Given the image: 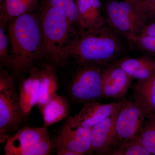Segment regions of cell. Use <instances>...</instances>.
<instances>
[{
    "label": "cell",
    "instance_id": "cell-1",
    "mask_svg": "<svg viewBox=\"0 0 155 155\" xmlns=\"http://www.w3.org/2000/svg\"><path fill=\"white\" fill-rule=\"evenodd\" d=\"M120 35L107 22L93 30L80 31L64 49L65 61L75 58L80 65L96 64L106 66L125 53V45Z\"/></svg>",
    "mask_w": 155,
    "mask_h": 155
},
{
    "label": "cell",
    "instance_id": "cell-2",
    "mask_svg": "<svg viewBox=\"0 0 155 155\" xmlns=\"http://www.w3.org/2000/svg\"><path fill=\"white\" fill-rule=\"evenodd\" d=\"M7 27L11 68L18 72L30 70L35 60L44 57L39 17L33 12L23 14L10 20Z\"/></svg>",
    "mask_w": 155,
    "mask_h": 155
},
{
    "label": "cell",
    "instance_id": "cell-3",
    "mask_svg": "<svg viewBox=\"0 0 155 155\" xmlns=\"http://www.w3.org/2000/svg\"><path fill=\"white\" fill-rule=\"evenodd\" d=\"M43 44L44 57L57 65L66 62L64 49L71 43L72 35H78L72 24L62 11L45 2L42 5L39 16Z\"/></svg>",
    "mask_w": 155,
    "mask_h": 155
},
{
    "label": "cell",
    "instance_id": "cell-4",
    "mask_svg": "<svg viewBox=\"0 0 155 155\" xmlns=\"http://www.w3.org/2000/svg\"><path fill=\"white\" fill-rule=\"evenodd\" d=\"M25 116L13 78L5 69L0 72V143L7 141L19 130Z\"/></svg>",
    "mask_w": 155,
    "mask_h": 155
},
{
    "label": "cell",
    "instance_id": "cell-5",
    "mask_svg": "<svg viewBox=\"0 0 155 155\" xmlns=\"http://www.w3.org/2000/svg\"><path fill=\"white\" fill-rule=\"evenodd\" d=\"M73 75L68 87L70 98L75 102L84 104L100 101L104 98L102 80L104 68L96 64H86Z\"/></svg>",
    "mask_w": 155,
    "mask_h": 155
},
{
    "label": "cell",
    "instance_id": "cell-6",
    "mask_svg": "<svg viewBox=\"0 0 155 155\" xmlns=\"http://www.w3.org/2000/svg\"><path fill=\"white\" fill-rule=\"evenodd\" d=\"M52 148L47 128L26 126L7 140L4 150L5 155H47Z\"/></svg>",
    "mask_w": 155,
    "mask_h": 155
},
{
    "label": "cell",
    "instance_id": "cell-7",
    "mask_svg": "<svg viewBox=\"0 0 155 155\" xmlns=\"http://www.w3.org/2000/svg\"><path fill=\"white\" fill-rule=\"evenodd\" d=\"M105 14V19L109 26L128 42L139 35L147 25L133 5L126 1L110 2Z\"/></svg>",
    "mask_w": 155,
    "mask_h": 155
},
{
    "label": "cell",
    "instance_id": "cell-8",
    "mask_svg": "<svg viewBox=\"0 0 155 155\" xmlns=\"http://www.w3.org/2000/svg\"><path fill=\"white\" fill-rule=\"evenodd\" d=\"M90 129L73 127L65 122L51 140L58 155L92 154Z\"/></svg>",
    "mask_w": 155,
    "mask_h": 155
},
{
    "label": "cell",
    "instance_id": "cell-9",
    "mask_svg": "<svg viewBox=\"0 0 155 155\" xmlns=\"http://www.w3.org/2000/svg\"><path fill=\"white\" fill-rule=\"evenodd\" d=\"M146 118L144 111L134 100H122L115 121L117 142L139 136Z\"/></svg>",
    "mask_w": 155,
    "mask_h": 155
},
{
    "label": "cell",
    "instance_id": "cell-10",
    "mask_svg": "<svg viewBox=\"0 0 155 155\" xmlns=\"http://www.w3.org/2000/svg\"><path fill=\"white\" fill-rule=\"evenodd\" d=\"M122 103V101L109 104L99 101L86 103L78 113L69 116L65 122L72 127L91 129L113 114Z\"/></svg>",
    "mask_w": 155,
    "mask_h": 155
},
{
    "label": "cell",
    "instance_id": "cell-11",
    "mask_svg": "<svg viewBox=\"0 0 155 155\" xmlns=\"http://www.w3.org/2000/svg\"><path fill=\"white\" fill-rule=\"evenodd\" d=\"M133 79L121 67L112 63L103 70L102 87L104 98L123 97L131 87Z\"/></svg>",
    "mask_w": 155,
    "mask_h": 155
},
{
    "label": "cell",
    "instance_id": "cell-12",
    "mask_svg": "<svg viewBox=\"0 0 155 155\" xmlns=\"http://www.w3.org/2000/svg\"><path fill=\"white\" fill-rule=\"evenodd\" d=\"M120 106L91 130V143L94 153L107 155L117 142L115 121Z\"/></svg>",
    "mask_w": 155,
    "mask_h": 155
},
{
    "label": "cell",
    "instance_id": "cell-13",
    "mask_svg": "<svg viewBox=\"0 0 155 155\" xmlns=\"http://www.w3.org/2000/svg\"><path fill=\"white\" fill-rule=\"evenodd\" d=\"M113 63L137 81L147 80L155 75V58L148 54L137 58L125 56Z\"/></svg>",
    "mask_w": 155,
    "mask_h": 155
},
{
    "label": "cell",
    "instance_id": "cell-14",
    "mask_svg": "<svg viewBox=\"0 0 155 155\" xmlns=\"http://www.w3.org/2000/svg\"><path fill=\"white\" fill-rule=\"evenodd\" d=\"M80 31L93 30L104 25L100 0H76Z\"/></svg>",
    "mask_w": 155,
    "mask_h": 155
},
{
    "label": "cell",
    "instance_id": "cell-15",
    "mask_svg": "<svg viewBox=\"0 0 155 155\" xmlns=\"http://www.w3.org/2000/svg\"><path fill=\"white\" fill-rule=\"evenodd\" d=\"M38 0H5L0 5V27L5 29L10 20L35 11Z\"/></svg>",
    "mask_w": 155,
    "mask_h": 155
},
{
    "label": "cell",
    "instance_id": "cell-16",
    "mask_svg": "<svg viewBox=\"0 0 155 155\" xmlns=\"http://www.w3.org/2000/svg\"><path fill=\"white\" fill-rule=\"evenodd\" d=\"M133 99L146 115L155 113V75L143 81H137L132 85Z\"/></svg>",
    "mask_w": 155,
    "mask_h": 155
},
{
    "label": "cell",
    "instance_id": "cell-17",
    "mask_svg": "<svg viewBox=\"0 0 155 155\" xmlns=\"http://www.w3.org/2000/svg\"><path fill=\"white\" fill-rule=\"evenodd\" d=\"M41 78L37 106L40 113L55 95L59 89L57 73L54 67L47 66L41 69Z\"/></svg>",
    "mask_w": 155,
    "mask_h": 155
},
{
    "label": "cell",
    "instance_id": "cell-18",
    "mask_svg": "<svg viewBox=\"0 0 155 155\" xmlns=\"http://www.w3.org/2000/svg\"><path fill=\"white\" fill-rule=\"evenodd\" d=\"M69 102L62 96L55 95L43 108L41 114L43 119V126L48 127L65 119L69 114Z\"/></svg>",
    "mask_w": 155,
    "mask_h": 155
},
{
    "label": "cell",
    "instance_id": "cell-19",
    "mask_svg": "<svg viewBox=\"0 0 155 155\" xmlns=\"http://www.w3.org/2000/svg\"><path fill=\"white\" fill-rule=\"evenodd\" d=\"M108 155H151L142 143L139 136L118 142L107 153Z\"/></svg>",
    "mask_w": 155,
    "mask_h": 155
},
{
    "label": "cell",
    "instance_id": "cell-20",
    "mask_svg": "<svg viewBox=\"0 0 155 155\" xmlns=\"http://www.w3.org/2000/svg\"><path fill=\"white\" fill-rule=\"evenodd\" d=\"M19 96L22 112L25 116H27L34 107L32 77L30 72L28 77L22 79L19 85Z\"/></svg>",
    "mask_w": 155,
    "mask_h": 155
},
{
    "label": "cell",
    "instance_id": "cell-21",
    "mask_svg": "<svg viewBox=\"0 0 155 155\" xmlns=\"http://www.w3.org/2000/svg\"><path fill=\"white\" fill-rule=\"evenodd\" d=\"M139 137L145 148L155 155V113L146 116Z\"/></svg>",
    "mask_w": 155,
    "mask_h": 155
},
{
    "label": "cell",
    "instance_id": "cell-22",
    "mask_svg": "<svg viewBox=\"0 0 155 155\" xmlns=\"http://www.w3.org/2000/svg\"><path fill=\"white\" fill-rule=\"evenodd\" d=\"M45 2L62 11L72 24L77 23L78 25L77 7L75 0H45Z\"/></svg>",
    "mask_w": 155,
    "mask_h": 155
},
{
    "label": "cell",
    "instance_id": "cell-23",
    "mask_svg": "<svg viewBox=\"0 0 155 155\" xmlns=\"http://www.w3.org/2000/svg\"><path fill=\"white\" fill-rule=\"evenodd\" d=\"M129 42L139 51L155 56V36L139 34Z\"/></svg>",
    "mask_w": 155,
    "mask_h": 155
},
{
    "label": "cell",
    "instance_id": "cell-24",
    "mask_svg": "<svg viewBox=\"0 0 155 155\" xmlns=\"http://www.w3.org/2000/svg\"><path fill=\"white\" fill-rule=\"evenodd\" d=\"M133 5L147 24L155 22V0H141Z\"/></svg>",
    "mask_w": 155,
    "mask_h": 155
},
{
    "label": "cell",
    "instance_id": "cell-25",
    "mask_svg": "<svg viewBox=\"0 0 155 155\" xmlns=\"http://www.w3.org/2000/svg\"><path fill=\"white\" fill-rule=\"evenodd\" d=\"M5 29L0 27V62L1 67L5 66L11 68L12 60L9 54L8 39L5 32Z\"/></svg>",
    "mask_w": 155,
    "mask_h": 155
},
{
    "label": "cell",
    "instance_id": "cell-26",
    "mask_svg": "<svg viewBox=\"0 0 155 155\" xmlns=\"http://www.w3.org/2000/svg\"><path fill=\"white\" fill-rule=\"evenodd\" d=\"M140 34L155 36V22L147 24Z\"/></svg>",
    "mask_w": 155,
    "mask_h": 155
},
{
    "label": "cell",
    "instance_id": "cell-27",
    "mask_svg": "<svg viewBox=\"0 0 155 155\" xmlns=\"http://www.w3.org/2000/svg\"><path fill=\"white\" fill-rule=\"evenodd\" d=\"M4 1H5V0H0V5H1V4H2Z\"/></svg>",
    "mask_w": 155,
    "mask_h": 155
}]
</instances>
